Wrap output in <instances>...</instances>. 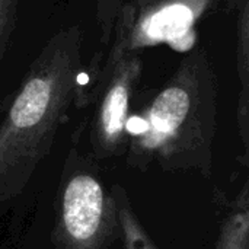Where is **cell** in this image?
Returning a JSON list of instances; mask_svg holds the SVG:
<instances>
[{
  "label": "cell",
  "mask_w": 249,
  "mask_h": 249,
  "mask_svg": "<svg viewBox=\"0 0 249 249\" xmlns=\"http://www.w3.org/2000/svg\"><path fill=\"white\" fill-rule=\"evenodd\" d=\"M219 86L203 47H196L169 80L127 123L125 163L144 172L153 162L165 172H213Z\"/></svg>",
  "instance_id": "6da1fadb"
},
{
  "label": "cell",
  "mask_w": 249,
  "mask_h": 249,
  "mask_svg": "<svg viewBox=\"0 0 249 249\" xmlns=\"http://www.w3.org/2000/svg\"><path fill=\"white\" fill-rule=\"evenodd\" d=\"M109 190L117 206L123 249H160L140 222L125 188L115 182Z\"/></svg>",
  "instance_id": "52a82bcc"
},
{
  "label": "cell",
  "mask_w": 249,
  "mask_h": 249,
  "mask_svg": "<svg viewBox=\"0 0 249 249\" xmlns=\"http://www.w3.org/2000/svg\"><path fill=\"white\" fill-rule=\"evenodd\" d=\"M53 249H109L120 239L115 200L92 155L73 143L55 193Z\"/></svg>",
  "instance_id": "3957f363"
},
{
  "label": "cell",
  "mask_w": 249,
  "mask_h": 249,
  "mask_svg": "<svg viewBox=\"0 0 249 249\" xmlns=\"http://www.w3.org/2000/svg\"><path fill=\"white\" fill-rule=\"evenodd\" d=\"M238 77L241 92L238 98V131L244 147V165L249 155V4L244 0L238 23Z\"/></svg>",
  "instance_id": "5b68a950"
},
{
  "label": "cell",
  "mask_w": 249,
  "mask_h": 249,
  "mask_svg": "<svg viewBox=\"0 0 249 249\" xmlns=\"http://www.w3.org/2000/svg\"><path fill=\"white\" fill-rule=\"evenodd\" d=\"M80 28L57 32L29 66L0 120V204L23 193L50 155L80 86Z\"/></svg>",
  "instance_id": "7a4b0ae2"
},
{
  "label": "cell",
  "mask_w": 249,
  "mask_h": 249,
  "mask_svg": "<svg viewBox=\"0 0 249 249\" xmlns=\"http://www.w3.org/2000/svg\"><path fill=\"white\" fill-rule=\"evenodd\" d=\"M214 249H249V181L231 203L219 229Z\"/></svg>",
  "instance_id": "8992f818"
},
{
  "label": "cell",
  "mask_w": 249,
  "mask_h": 249,
  "mask_svg": "<svg viewBox=\"0 0 249 249\" xmlns=\"http://www.w3.org/2000/svg\"><path fill=\"white\" fill-rule=\"evenodd\" d=\"M10 98H12V95H7V96H4V99L0 101V120H1V117H3V114H4V109H6V107H7Z\"/></svg>",
  "instance_id": "9c48e42d"
},
{
  "label": "cell",
  "mask_w": 249,
  "mask_h": 249,
  "mask_svg": "<svg viewBox=\"0 0 249 249\" xmlns=\"http://www.w3.org/2000/svg\"><path fill=\"white\" fill-rule=\"evenodd\" d=\"M19 1L20 0H0V61L16 25Z\"/></svg>",
  "instance_id": "ba28073f"
},
{
  "label": "cell",
  "mask_w": 249,
  "mask_h": 249,
  "mask_svg": "<svg viewBox=\"0 0 249 249\" xmlns=\"http://www.w3.org/2000/svg\"><path fill=\"white\" fill-rule=\"evenodd\" d=\"M142 73V57L134 51H125L96 76L89 93V105L95 102L89 142L96 160L125 155L127 123Z\"/></svg>",
  "instance_id": "277c9868"
}]
</instances>
